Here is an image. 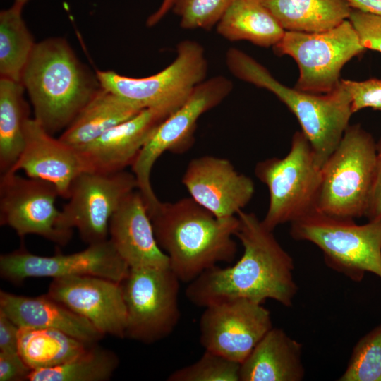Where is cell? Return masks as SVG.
<instances>
[{
    "label": "cell",
    "instance_id": "6da1fadb",
    "mask_svg": "<svg viewBox=\"0 0 381 381\" xmlns=\"http://www.w3.org/2000/svg\"><path fill=\"white\" fill-rule=\"evenodd\" d=\"M236 216L235 236L243 248L241 257L233 265H216L189 282L188 300L202 308L235 298L260 303L272 299L291 306L298 291L293 258L254 213L242 210Z\"/></svg>",
    "mask_w": 381,
    "mask_h": 381
},
{
    "label": "cell",
    "instance_id": "7a4b0ae2",
    "mask_svg": "<svg viewBox=\"0 0 381 381\" xmlns=\"http://www.w3.org/2000/svg\"><path fill=\"white\" fill-rule=\"evenodd\" d=\"M155 238L181 282L189 283L237 253V216L218 218L192 198L161 202L149 214Z\"/></svg>",
    "mask_w": 381,
    "mask_h": 381
},
{
    "label": "cell",
    "instance_id": "3957f363",
    "mask_svg": "<svg viewBox=\"0 0 381 381\" xmlns=\"http://www.w3.org/2000/svg\"><path fill=\"white\" fill-rule=\"evenodd\" d=\"M21 83L34 119L49 133L66 129L102 87L94 74L62 37L36 43Z\"/></svg>",
    "mask_w": 381,
    "mask_h": 381
},
{
    "label": "cell",
    "instance_id": "277c9868",
    "mask_svg": "<svg viewBox=\"0 0 381 381\" xmlns=\"http://www.w3.org/2000/svg\"><path fill=\"white\" fill-rule=\"evenodd\" d=\"M226 63L236 78L272 92L286 104L298 121L315 162L322 168L337 147L353 114L350 95L341 81L330 92L312 94L280 83L264 66L236 48L228 49Z\"/></svg>",
    "mask_w": 381,
    "mask_h": 381
},
{
    "label": "cell",
    "instance_id": "5b68a950",
    "mask_svg": "<svg viewBox=\"0 0 381 381\" xmlns=\"http://www.w3.org/2000/svg\"><path fill=\"white\" fill-rule=\"evenodd\" d=\"M376 143L360 124L349 126L321 169L317 211L342 219L365 215L374 176Z\"/></svg>",
    "mask_w": 381,
    "mask_h": 381
},
{
    "label": "cell",
    "instance_id": "8992f818",
    "mask_svg": "<svg viewBox=\"0 0 381 381\" xmlns=\"http://www.w3.org/2000/svg\"><path fill=\"white\" fill-rule=\"evenodd\" d=\"M290 234L317 246L329 267L353 282L366 272L381 278V218L359 225L315 211L291 222Z\"/></svg>",
    "mask_w": 381,
    "mask_h": 381
},
{
    "label": "cell",
    "instance_id": "52a82bcc",
    "mask_svg": "<svg viewBox=\"0 0 381 381\" xmlns=\"http://www.w3.org/2000/svg\"><path fill=\"white\" fill-rule=\"evenodd\" d=\"M255 174L268 188L269 205L262 221L269 229L317 211L322 171L302 131L294 134L286 156L258 162Z\"/></svg>",
    "mask_w": 381,
    "mask_h": 381
},
{
    "label": "cell",
    "instance_id": "ba28073f",
    "mask_svg": "<svg viewBox=\"0 0 381 381\" xmlns=\"http://www.w3.org/2000/svg\"><path fill=\"white\" fill-rule=\"evenodd\" d=\"M207 69L202 45L186 40L178 44L174 61L155 75L136 78L112 71H97L96 74L102 87L140 109H177L194 88L206 80Z\"/></svg>",
    "mask_w": 381,
    "mask_h": 381
},
{
    "label": "cell",
    "instance_id": "9c48e42d",
    "mask_svg": "<svg viewBox=\"0 0 381 381\" xmlns=\"http://www.w3.org/2000/svg\"><path fill=\"white\" fill-rule=\"evenodd\" d=\"M273 47L297 63L299 77L295 88L312 94L334 90L340 84L345 64L365 49L349 19L319 32L285 31Z\"/></svg>",
    "mask_w": 381,
    "mask_h": 381
},
{
    "label": "cell",
    "instance_id": "30bf717a",
    "mask_svg": "<svg viewBox=\"0 0 381 381\" xmlns=\"http://www.w3.org/2000/svg\"><path fill=\"white\" fill-rule=\"evenodd\" d=\"M233 85L228 78L217 75L205 80L192 91L185 102L171 113L156 129L131 165L147 211L155 210L161 201L150 181L152 167L165 152L183 153L194 142L199 118L219 105L231 92Z\"/></svg>",
    "mask_w": 381,
    "mask_h": 381
},
{
    "label": "cell",
    "instance_id": "8fae6325",
    "mask_svg": "<svg viewBox=\"0 0 381 381\" xmlns=\"http://www.w3.org/2000/svg\"><path fill=\"white\" fill-rule=\"evenodd\" d=\"M180 282L170 267L130 268L121 282L127 313L125 338L150 344L173 332L181 318Z\"/></svg>",
    "mask_w": 381,
    "mask_h": 381
},
{
    "label": "cell",
    "instance_id": "7c38bea8",
    "mask_svg": "<svg viewBox=\"0 0 381 381\" xmlns=\"http://www.w3.org/2000/svg\"><path fill=\"white\" fill-rule=\"evenodd\" d=\"M59 196L56 188L46 181L24 178L16 173L1 174L0 224L13 229L20 237L35 234L65 246L73 229L55 205Z\"/></svg>",
    "mask_w": 381,
    "mask_h": 381
},
{
    "label": "cell",
    "instance_id": "4fadbf2b",
    "mask_svg": "<svg viewBox=\"0 0 381 381\" xmlns=\"http://www.w3.org/2000/svg\"><path fill=\"white\" fill-rule=\"evenodd\" d=\"M138 188L133 172L85 171L73 181L61 210L67 224L88 245L108 239L109 222L125 198Z\"/></svg>",
    "mask_w": 381,
    "mask_h": 381
},
{
    "label": "cell",
    "instance_id": "5bb4252c",
    "mask_svg": "<svg viewBox=\"0 0 381 381\" xmlns=\"http://www.w3.org/2000/svg\"><path fill=\"white\" fill-rule=\"evenodd\" d=\"M129 270L109 238L70 254L41 256L21 248L0 256L1 278L15 284L29 278L80 275L97 276L121 283Z\"/></svg>",
    "mask_w": 381,
    "mask_h": 381
},
{
    "label": "cell",
    "instance_id": "9a60e30c",
    "mask_svg": "<svg viewBox=\"0 0 381 381\" xmlns=\"http://www.w3.org/2000/svg\"><path fill=\"white\" fill-rule=\"evenodd\" d=\"M272 327L270 312L262 303L246 298L223 301L205 308L200 342L205 350L241 363Z\"/></svg>",
    "mask_w": 381,
    "mask_h": 381
},
{
    "label": "cell",
    "instance_id": "2e32d148",
    "mask_svg": "<svg viewBox=\"0 0 381 381\" xmlns=\"http://www.w3.org/2000/svg\"><path fill=\"white\" fill-rule=\"evenodd\" d=\"M47 294L87 320L104 336L125 338L127 313L120 282L92 275L55 278Z\"/></svg>",
    "mask_w": 381,
    "mask_h": 381
},
{
    "label": "cell",
    "instance_id": "e0dca14e",
    "mask_svg": "<svg viewBox=\"0 0 381 381\" xmlns=\"http://www.w3.org/2000/svg\"><path fill=\"white\" fill-rule=\"evenodd\" d=\"M181 181L190 198L218 218L236 216L255 193L249 176L229 160L212 155L191 159Z\"/></svg>",
    "mask_w": 381,
    "mask_h": 381
},
{
    "label": "cell",
    "instance_id": "ac0fdd59",
    "mask_svg": "<svg viewBox=\"0 0 381 381\" xmlns=\"http://www.w3.org/2000/svg\"><path fill=\"white\" fill-rule=\"evenodd\" d=\"M176 110L167 107L143 109L78 149L86 171L116 172L131 167L158 126Z\"/></svg>",
    "mask_w": 381,
    "mask_h": 381
},
{
    "label": "cell",
    "instance_id": "d6986e66",
    "mask_svg": "<svg viewBox=\"0 0 381 381\" xmlns=\"http://www.w3.org/2000/svg\"><path fill=\"white\" fill-rule=\"evenodd\" d=\"M19 170L28 177L51 183L60 197L68 199L73 181L86 169L78 149L54 138L30 118L25 127L24 147L6 173Z\"/></svg>",
    "mask_w": 381,
    "mask_h": 381
},
{
    "label": "cell",
    "instance_id": "ffe728a7",
    "mask_svg": "<svg viewBox=\"0 0 381 381\" xmlns=\"http://www.w3.org/2000/svg\"><path fill=\"white\" fill-rule=\"evenodd\" d=\"M109 240L130 268L169 267L159 247L144 198L138 189L129 193L114 213Z\"/></svg>",
    "mask_w": 381,
    "mask_h": 381
},
{
    "label": "cell",
    "instance_id": "44dd1931",
    "mask_svg": "<svg viewBox=\"0 0 381 381\" xmlns=\"http://www.w3.org/2000/svg\"><path fill=\"white\" fill-rule=\"evenodd\" d=\"M0 310L19 327L56 329L89 344L104 337L87 320L47 294L30 297L1 290Z\"/></svg>",
    "mask_w": 381,
    "mask_h": 381
},
{
    "label": "cell",
    "instance_id": "7402d4cb",
    "mask_svg": "<svg viewBox=\"0 0 381 381\" xmlns=\"http://www.w3.org/2000/svg\"><path fill=\"white\" fill-rule=\"evenodd\" d=\"M302 344L272 327L241 363L240 381H301Z\"/></svg>",
    "mask_w": 381,
    "mask_h": 381
},
{
    "label": "cell",
    "instance_id": "603a6c76",
    "mask_svg": "<svg viewBox=\"0 0 381 381\" xmlns=\"http://www.w3.org/2000/svg\"><path fill=\"white\" fill-rule=\"evenodd\" d=\"M142 110L101 87L59 138L73 147L82 148Z\"/></svg>",
    "mask_w": 381,
    "mask_h": 381
},
{
    "label": "cell",
    "instance_id": "cb8c5ba5",
    "mask_svg": "<svg viewBox=\"0 0 381 381\" xmlns=\"http://www.w3.org/2000/svg\"><path fill=\"white\" fill-rule=\"evenodd\" d=\"M285 31L319 32L349 19L346 0H260Z\"/></svg>",
    "mask_w": 381,
    "mask_h": 381
},
{
    "label": "cell",
    "instance_id": "d4e9b609",
    "mask_svg": "<svg viewBox=\"0 0 381 381\" xmlns=\"http://www.w3.org/2000/svg\"><path fill=\"white\" fill-rule=\"evenodd\" d=\"M216 26L228 40H247L263 47H274L285 32L260 0H235Z\"/></svg>",
    "mask_w": 381,
    "mask_h": 381
},
{
    "label": "cell",
    "instance_id": "484cf974",
    "mask_svg": "<svg viewBox=\"0 0 381 381\" xmlns=\"http://www.w3.org/2000/svg\"><path fill=\"white\" fill-rule=\"evenodd\" d=\"M21 83L0 78V171L6 173L20 156L25 143L29 107Z\"/></svg>",
    "mask_w": 381,
    "mask_h": 381
},
{
    "label": "cell",
    "instance_id": "4316f807",
    "mask_svg": "<svg viewBox=\"0 0 381 381\" xmlns=\"http://www.w3.org/2000/svg\"><path fill=\"white\" fill-rule=\"evenodd\" d=\"M92 344L56 329L20 327L18 353L32 370L64 363Z\"/></svg>",
    "mask_w": 381,
    "mask_h": 381
},
{
    "label": "cell",
    "instance_id": "83f0119b",
    "mask_svg": "<svg viewBox=\"0 0 381 381\" xmlns=\"http://www.w3.org/2000/svg\"><path fill=\"white\" fill-rule=\"evenodd\" d=\"M70 361L52 368L32 370L29 381H107L111 379L119 364L112 351L97 345Z\"/></svg>",
    "mask_w": 381,
    "mask_h": 381
},
{
    "label": "cell",
    "instance_id": "f1b7e54d",
    "mask_svg": "<svg viewBox=\"0 0 381 381\" xmlns=\"http://www.w3.org/2000/svg\"><path fill=\"white\" fill-rule=\"evenodd\" d=\"M21 12L13 6L0 12V78L19 83L36 44Z\"/></svg>",
    "mask_w": 381,
    "mask_h": 381
},
{
    "label": "cell",
    "instance_id": "f546056e",
    "mask_svg": "<svg viewBox=\"0 0 381 381\" xmlns=\"http://www.w3.org/2000/svg\"><path fill=\"white\" fill-rule=\"evenodd\" d=\"M339 381H381V324L354 346Z\"/></svg>",
    "mask_w": 381,
    "mask_h": 381
},
{
    "label": "cell",
    "instance_id": "4dcf8cb0",
    "mask_svg": "<svg viewBox=\"0 0 381 381\" xmlns=\"http://www.w3.org/2000/svg\"><path fill=\"white\" fill-rule=\"evenodd\" d=\"M241 363L205 350L195 363L172 372L167 381H240Z\"/></svg>",
    "mask_w": 381,
    "mask_h": 381
},
{
    "label": "cell",
    "instance_id": "1f68e13d",
    "mask_svg": "<svg viewBox=\"0 0 381 381\" xmlns=\"http://www.w3.org/2000/svg\"><path fill=\"white\" fill-rule=\"evenodd\" d=\"M235 0H175L172 11L184 29L210 30Z\"/></svg>",
    "mask_w": 381,
    "mask_h": 381
},
{
    "label": "cell",
    "instance_id": "d6a6232c",
    "mask_svg": "<svg viewBox=\"0 0 381 381\" xmlns=\"http://www.w3.org/2000/svg\"><path fill=\"white\" fill-rule=\"evenodd\" d=\"M351 97L352 113L370 107L381 111V80L370 78L364 81L341 80Z\"/></svg>",
    "mask_w": 381,
    "mask_h": 381
},
{
    "label": "cell",
    "instance_id": "836d02e7",
    "mask_svg": "<svg viewBox=\"0 0 381 381\" xmlns=\"http://www.w3.org/2000/svg\"><path fill=\"white\" fill-rule=\"evenodd\" d=\"M349 20L365 49L381 52V16L352 9Z\"/></svg>",
    "mask_w": 381,
    "mask_h": 381
},
{
    "label": "cell",
    "instance_id": "e575fe53",
    "mask_svg": "<svg viewBox=\"0 0 381 381\" xmlns=\"http://www.w3.org/2000/svg\"><path fill=\"white\" fill-rule=\"evenodd\" d=\"M31 370L18 352H0V381L28 380Z\"/></svg>",
    "mask_w": 381,
    "mask_h": 381
},
{
    "label": "cell",
    "instance_id": "d590c367",
    "mask_svg": "<svg viewBox=\"0 0 381 381\" xmlns=\"http://www.w3.org/2000/svg\"><path fill=\"white\" fill-rule=\"evenodd\" d=\"M365 217L369 220L381 218V137L376 143L374 176Z\"/></svg>",
    "mask_w": 381,
    "mask_h": 381
},
{
    "label": "cell",
    "instance_id": "8d00e7d4",
    "mask_svg": "<svg viewBox=\"0 0 381 381\" xmlns=\"http://www.w3.org/2000/svg\"><path fill=\"white\" fill-rule=\"evenodd\" d=\"M20 327L0 310V352H18Z\"/></svg>",
    "mask_w": 381,
    "mask_h": 381
},
{
    "label": "cell",
    "instance_id": "74e56055",
    "mask_svg": "<svg viewBox=\"0 0 381 381\" xmlns=\"http://www.w3.org/2000/svg\"><path fill=\"white\" fill-rule=\"evenodd\" d=\"M353 9L381 16V0H346Z\"/></svg>",
    "mask_w": 381,
    "mask_h": 381
},
{
    "label": "cell",
    "instance_id": "f35d334b",
    "mask_svg": "<svg viewBox=\"0 0 381 381\" xmlns=\"http://www.w3.org/2000/svg\"><path fill=\"white\" fill-rule=\"evenodd\" d=\"M174 1L175 0H163L158 9L147 18V26L152 27L158 23L172 8Z\"/></svg>",
    "mask_w": 381,
    "mask_h": 381
},
{
    "label": "cell",
    "instance_id": "ab89813d",
    "mask_svg": "<svg viewBox=\"0 0 381 381\" xmlns=\"http://www.w3.org/2000/svg\"><path fill=\"white\" fill-rule=\"evenodd\" d=\"M29 0H15L13 6L17 9L21 10Z\"/></svg>",
    "mask_w": 381,
    "mask_h": 381
}]
</instances>
